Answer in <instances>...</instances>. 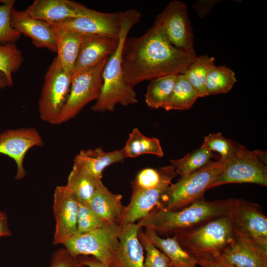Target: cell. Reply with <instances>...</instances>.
<instances>
[{"mask_svg":"<svg viewBox=\"0 0 267 267\" xmlns=\"http://www.w3.org/2000/svg\"><path fill=\"white\" fill-rule=\"evenodd\" d=\"M142 228L139 230L138 236L146 251L143 267H170L168 257L153 245Z\"/></svg>","mask_w":267,"mask_h":267,"instance_id":"36","label":"cell"},{"mask_svg":"<svg viewBox=\"0 0 267 267\" xmlns=\"http://www.w3.org/2000/svg\"><path fill=\"white\" fill-rule=\"evenodd\" d=\"M11 24L21 34L30 38L36 46L56 52L55 33L48 23L32 18L24 11L16 10L13 7L11 12Z\"/></svg>","mask_w":267,"mask_h":267,"instance_id":"18","label":"cell"},{"mask_svg":"<svg viewBox=\"0 0 267 267\" xmlns=\"http://www.w3.org/2000/svg\"><path fill=\"white\" fill-rule=\"evenodd\" d=\"M12 232L8 225L7 216L4 212L0 211V237H8Z\"/></svg>","mask_w":267,"mask_h":267,"instance_id":"41","label":"cell"},{"mask_svg":"<svg viewBox=\"0 0 267 267\" xmlns=\"http://www.w3.org/2000/svg\"><path fill=\"white\" fill-rule=\"evenodd\" d=\"M144 233L153 245L168 257L170 267H197L196 259L181 246L174 236L163 238L147 228Z\"/></svg>","mask_w":267,"mask_h":267,"instance_id":"24","label":"cell"},{"mask_svg":"<svg viewBox=\"0 0 267 267\" xmlns=\"http://www.w3.org/2000/svg\"><path fill=\"white\" fill-rule=\"evenodd\" d=\"M227 200L208 201L204 197L179 210L154 208L139 221L141 227L158 235L167 236L198 226L215 218L228 214Z\"/></svg>","mask_w":267,"mask_h":267,"instance_id":"3","label":"cell"},{"mask_svg":"<svg viewBox=\"0 0 267 267\" xmlns=\"http://www.w3.org/2000/svg\"><path fill=\"white\" fill-rule=\"evenodd\" d=\"M118 43L119 38L100 35H83L73 75L110 57L116 49Z\"/></svg>","mask_w":267,"mask_h":267,"instance_id":"19","label":"cell"},{"mask_svg":"<svg viewBox=\"0 0 267 267\" xmlns=\"http://www.w3.org/2000/svg\"><path fill=\"white\" fill-rule=\"evenodd\" d=\"M124 158L122 149L106 152L99 147L81 150L74 158L73 165L92 177L101 180L106 168L123 162Z\"/></svg>","mask_w":267,"mask_h":267,"instance_id":"21","label":"cell"},{"mask_svg":"<svg viewBox=\"0 0 267 267\" xmlns=\"http://www.w3.org/2000/svg\"><path fill=\"white\" fill-rule=\"evenodd\" d=\"M44 140L34 128L8 129L0 133V154L13 160L16 165L15 179L24 178L26 172L23 162L27 152L35 146H42Z\"/></svg>","mask_w":267,"mask_h":267,"instance_id":"14","label":"cell"},{"mask_svg":"<svg viewBox=\"0 0 267 267\" xmlns=\"http://www.w3.org/2000/svg\"><path fill=\"white\" fill-rule=\"evenodd\" d=\"M15 0H0V45L15 44L21 34L12 28L11 24V12Z\"/></svg>","mask_w":267,"mask_h":267,"instance_id":"34","label":"cell"},{"mask_svg":"<svg viewBox=\"0 0 267 267\" xmlns=\"http://www.w3.org/2000/svg\"><path fill=\"white\" fill-rule=\"evenodd\" d=\"M209 150L216 151L221 156L220 160L227 161L236 156L240 145L224 137L222 133L210 134L204 137L202 145Z\"/></svg>","mask_w":267,"mask_h":267,"instance_id":"33","label":"cell"},{"mask_svg":"<svg viewBox=\"0 0 267 267\" xmlns=\"http://www.w3.org/2000/svg\"><path fill=\"white\" fill-rule=\"evenodd\" d=\"M78 233H86L109 224L92 210L89 204L78 201Z\"/></svg>","mask_w":267,"mask_h":267,"instance_id":"35","label":"cell"},{"mask_svg":"<svg viewBox=\"0 0 267 267\" xmlns=\"http://www.w3.org/2000/svg\"><path fill=\"white\" fill-rule=\"evenodd\" d=\"M122 150L125 158H135L145 154H153L159 157L164 156L159 140L144 135L137 128H134L130 134Z\"/></svg>","mask_w":267,"mask_h":267,"instance_id":"27","label":"cell"},{"mask_svg":"<svg viewBox=\"0 0 267 267\" xmlns=\"http://www.w3.org/2000/svg\"><path fill=\"white\" fill-rule=\"evenodd\" d=\"M220 0H200L196 1L193 5L194 11L201 19L209 15L214 6Z\"/></svg>","mask_w":267,"mask_h":267,"instance_id":"39","label":"cell"},{"mask_svg":"<svg viewBox=\"0 0 267 267\" xmlns=\"http://www.w3.org/2000/svg\"><path fill=\"white\" fill-rule=\"evenodd\" d=\"M141 228L139 222L121 226L115 267H143V247L138 236Z\"/></svg>","mask_w":267,"mask_h":267,"instance_id":"20","label":"cell"},{"mask_svg":"<svg viewBox=\"0 0 267 267\" xmlns=\"http://www.w3.org/2000/svg\"><path fill=\"white\" fill-rule=\"evenodd\" d=\"M50 25L53 28L70 30L82 35H100L118 39L122 27L121 13L103 12L90 9L84 16Z\"/></svg>","mask_w":267,"mask_h":267,"instance_id":"13","label":"cell"},{"mask_svg":"<svg viewBox=\"0 0 267 267\" xmlns=\"http://www.w3.org/2000/svg\"><path fill=\"white\" fill-rule=\"evenodd\" d=\"M177 76L167 75L150 81L145 94V101L148 107L154 109L163 108L173 90Z\"/></svg>","mask_w":267,"mask_h":267,"instance_id":"29","label":"cell"},{"mask_svg":"<svg viewBox=\"0 0 267 267\" xmlns=\"http://www.w3.org/2000/svg\"><path fill=\"white\" fill-rule=\"evenodd\" d=\"M10 87L5 76L0 72V89H4Z\"/></svg>","mask_w":267,"mask_h":267,"instance_id":"43","label":"cell"},{"mask_svg":"<svg viewBox=\"0 0 267 267\" xmlns=\"http://www.w3.org/2000/svg\"><path fill=\"white\" fill-rule=\"evenodd\" d=\"M78 201L65 185L57 186L53 194L55 228L54 245L62 244L77 232Z\"/></svg>","mask_w":267,"mask_h":267,"instance_id":"15","label":"cell"},{"mask_svg":"<svg viewBox=\"0 0 267 267\" xmlns=\"http://www.w3.org/2000/svg\"><path fill=\"white\" fill-rule=\"evenodd\" d=\"M162 177L161 168H145L140 170L132 182V192L149 189L156 187Z\"/></svg>","mask_w":267,"mask_h":267,"instance_id":"37","label":"cell"},{"mask_svg":"<svg viewBox=\"0 0 267 267\" xmlns=\"http://www.w3.org/2000/svg\"><path fill=\"white\" fill-rule=\"evenodd\" d=\"M52 28L56 35V60L64 71L73 75L83 35L70 30Z\"/></svg>","mask_w":267,"mask_h":267,"instance_id":"23","label":"cell"},{"mask_svg":"<svg viewBox=\"0 0 267 267\" xmlns=\"http://www.w3.org/2000/svg\"><path fill=\"white\" fill-rule=\"evenodd\" d=\"M237 82L234 72L226 65L214 66L209 71L206 80L207 95L228 92Z\"/></svg>","mask_w":267,"mask_h":267,"instance_id":"30","label":"cell"},{"mask_svg":"<svg viewBox=\"0 0 267 267\" xmlns=\"http://www.w3.org/2000/svg\"><path fill=\"white\" fill-rule=\"evenodd\" d=\"M80 262L88 267H107L97 259L92 256H82L78 257Z\"/></svg>","mask_w":267,"mask_h":267,"instance_id":"42","label":"cell"},{"mask_svg":"<svg viewBox=\"0 0 267 267\" xmlns=\"http://www.w3.org/2000/svg\"><path fill=\"white\" fill-rule=\"evenodd\" d=\"M72 78V75L63 70L55 57L45 74L38 102L42 120L57 124L69 95Z\"/></svg>","mask_w":267,"mask_h":267,"instance_id":"9","label":"cell"},{"mask_svg":"<svg viewBox=\"0 0 267 267\" xmlns=\"http://www.w3.org/2000/svg\"><path fill=\"white\" fill-rule=\"evenodd\" d=\"M213 156L212 152L201 145L183 157L170 162L177 173L184 177L206 165Z\"/></svg>","mask_w":267,"mask_h":267,"instance_id":"31","label":"cell"},{"mask_svg":"<svg viewBox=\"0 0 267 267\" xmlns=\"http://www.w3.org/2000/svg\"><path fill=\"white\" fill-rule=\"evenodd\" d=\"M121 226L108 224L86 233H77L62 245L75 258L94 257L107 267H116Z\"/></svg>","mask_w":267,"mask_h":267,"instance_id":"6","label":"cell"},{"mask_svg":"<svg viewBox=\"0 0 267 267\" xmlns=\"http://www.w3.org/2000/svg\"><path fill=\"white\" fill-rule=\"evenodd\" d=\"M101 182L73 165L65 186L78 201L89 204Z\"/></svg>","mask_w":267,"mask_h":267,"instance_id":"25","label":"cell"},{"mask_svg":"<svg viewBox=\"0 0 267 267\" xmlns=\"http://www.w3.org/2000/svg\"><path fill=\"white\" fill-rule=\"evenodd\" d=\"M266 153L252 151L241 145L234 157L224 161L221 174L210 184L208 189L231 183H252L267 185Z\"/></svg>","mask_w":267,"mask_h":267,"instance_id":"7","label":"cell"},{"mask_svg":"<svg viewBox=\"0 0 267 267\" xmlns=\"http://www.w3.org/2000/svg\"><path fill=\"white\" fill-rule=\"evenodd\" d=\"M235 235L228 214L221 216L174 236L194 257L215 258Z\"/></svg>","mask_w":267,"mask_h":267,"instance_id":"4","label":"cell"},{"mask_svg":"<svg viewBox=\"0 0 267 267\" xmlns=\"http://www.w3.org/2000/svg\"><path fill=\"white\" fill-rule=\"evenodd\" d=\"M154 22L160 26L171 44L181 50L195 53L193 29L186 3L176 0L170 1Z\"/></svg>","mask_w":267,"mask_h":267,"instance_id":"11","label":"cell"},{"mask_svg":"<svg viewBox=\"0 0 267 267\" xmlns=\"http://www.w3.org/2000/svg\"><path fill=\"white\" fill-rule=\"evenodd\" d=\"M195 258L201 267H232L215 258Z\"/></svg>","mask_w":267,"mask_h":267,"instance_id":"40","label":"cell"},{"mask_svg":"<svg viewBox=\"0 0 267 267\" xmlns=\"http://www.w3.org/2000/svg\"><path fill=\"white\" fill-rule=\"evenodd\" d=\"M90 8L70 0H36L24 12L50 25L86 15Z\"/></svg>","mask_w":267,"mask_h":267,"instance_id":"17","label":"cell"},{"mask_svg":"<svg viewBox=\"0 0 267 267\" xmlns=\"http://www.w3.org/2000/svg\"><path fill=\"white\" fill-rule=\"evenodd\" d=\"M109 57L72 75L69 95L56 125L74 118L88 103L98 99L103 85L102 71Z\"/></svg>","mask_w":267,"mask_h":267,"instance_id":"8","label":"cell"},{"mask_svg":"<svg viewBox=\"0 0 267 267\" xmlns=\"http://www.w3.org/2000/svg\"><path fill=\"white\" fill-rule=\"evenodd\" d=\"M122 27L118 45L109 57L102 71L103 85L100 95L91 109L96 112H113L117 104L128 106L138 100L134 88L124 80L122 66L124 43L131 29L141 19V13L137 9L121 11Z\"/></svg>","mask_w":267,"mask_h":267,"instance_id":"2","label":"cell"},{"mask_svg":"<svg viewBox=\"0 0 267 267\" xmlns=\"http://www.w3.org/2000/svg\"><path fill=\"white\" fill-rule=\"evenodd\" d=\"M227 200L235 233L267 250V217L260 206L241 198Z\"/></svg>","mask_w":267,"mask_h":267,"instance_id":"10","label":"cell"},{"mask_svg":"<svg viewBox=\"0 0 267 267\" xmlns=\"http://www.w3.org/2000/svg\"><path fill=\"white\" fill-rule=\"evenodd\" d=\"M122 199L121 195L112 193L101 182L89 205L107 223L121 226L126 208Z\"/></svg>","mask_w":267,"mask_h":267,"instance_id":"22","label":"cell"},{"mask_svg":"<svg viewBox=\"0 0 267 267\" xmlns=\"http://www.w3.org/2000/svg\"><path fill=\"white\" fill-rule=\"evenodd\" d=\"M215 59L207 55L197 56L182 73L197 91L199 97L207 96L205 88L207 75L216 66Z\"/></svg>","mask_w":267,"mask_h":267,"instance_id":"28","label":"cell"},{"mask_svg":"<svg viewBox=\"0 0 267 267\" xmlns=\"http://www.w3.org/2000/svg\"><path fill=\"white\" fill-rule=\"evenodd\" d=\"M23 61L22 53L15 44L0 45V72L5 76L10 87L13 82L12 73L20 69Z\"/></svg>","mask_w":267,"mask_h":267,"instance_id":"32","label":"cell"},{"mask_svg":"<svg viewBox=\"0 0 267 267\" xmlns=\"http://www.w3.org/2000/svg\"><path fill=\"white\" fill-rule=\"evenodd\" d=\"M198 94L183 74H178L173 90L163 108L166 111L190 108Z\"/></svg>","mask_w":267,"mask_h":267,"instance_id":"26","label":"cell"},{"mask_svg":"<svg viewBox=\"0 0 267 267\" xmlns=\"http://www.w3.org/2000/svg\"><path fill=\"white\" fill-rule=\"evenodd\" d=\"M224 161H210L189 175L171 184L158 206L172 211L182 209L203 197L209 186L222 172Z\"/></svg>","mask_w":267,"mask_h":267,"instance_id":"5","label":"cell"},{"mask_svg":"<svg viewBox=\"0 0 267 267\" xmlns=\"http://www.w3.org/2000/svg\"><path fill=\"white\" fill-rule=\"evenodd\" d=\"M161 179L156 187L132 192L130 201L126 206L121 226L139 221L160 204L163 195L172 184V179L178 175L171 165L161 167Z\"/></svg>","mask_w":267,"mask_h":267,"instance_id":"12","label":"cell"},{"mask_svg":"<svg viewBox=\"0 0 267 267\" xmlns=\"http://www.w3.org/2000/svg\"><path fill=\"white\" fill-rule=\"evenodd\" d=\"M49 267H85L78 258L71 256L64 248L54 252L51 257Z\"/></svg>","mask_w":267,"mask_h":267,"instance_id":"38","label":"cell"},{"mask_svg":"<svg viewBox=\"0 0 267 267\" xmlns=\"http://www.w3.org/2000/svg\"><path fill=\"white\" fill-rule=\"evenodd\" d=\"M215 258L232 267H267V250L235 233Z\"/></svg>","mask_w":267,"mask_h":267,"instance_id":"16","label":"cell"},{"mask_svg":"<svg viewBox=\"0 0 267 267\" xmlns=\"http://www.w3.org/2000/svg\"><path fill=\"white\" fill-rule=\"evenodd\" d=\"M196 57L171 44L154 22L142 36L126 39L122 54L124 79L134 88L144 81L182 74Z\"/></svg>","mask_w":267,"mask_h":267,"instance_id":"1","label":"cell"}]
</instances>
